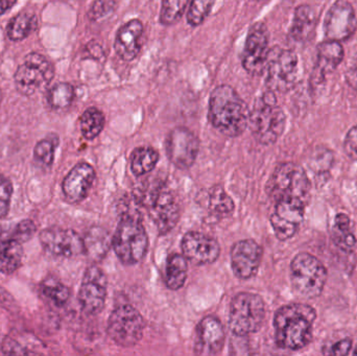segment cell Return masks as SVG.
Here are the masks:
<instances>
[{"mask_svg": "<svg viewBox=\"0 0 357 356\" xmlns=\"http://www.w3.org/2000/svg\"><path fill=\"white\" fill-rule=\"evenodd\" d=\"M208 117L222 135L237 137L249 127L250 109L236 90L225 84L212 90Z\"/></svg>", "mask_w": 357, "mask_h": 356, "instance_id": "6da1fadb", "label": "cell"}, {"mask_svg": "<svg viewBox=\"0 0 357 356\" xmlns=\"http://www.w3.org/2000/svg\"><path fill=\"white\" fill-rule=\"evenodd\" d=\"M317 313L312 307L293 303L281 307L275 314V340L284 350L305 348L312 340V325Z\"/></svg>", "mask_w": 357, "mask_h": 356, "instance_id": "7a4b0ae2", "label": "cell"}, {"mask_svg": "<svg viewBox=\"0 0 357 356\" xmlns=\"http://www.w3.org/2000/svg\"><path fill=\"white\" fill-rule=\"evenodd\" d=\"M136 202L148 210L159 233H169L177 226L180 208L177 199L161 180L148 181L138 188Z\"/></svg>", "mask_w": 357, "mask_h": 356, "instance_id": "3957f363", "label": "cell"}, {"mask_svg": "<svg viewBox=\"0 0 357 356\" xmlns=\"http://www.w3.org/2000/svg\"><path fill=\"white\" fill-rule=\"evenodd\" d=\"M112 248L117 258L126 265L142 263L148 254L149 236L138 215H121L112 238Z\"/></svg>", "mask_w": 357, "mask_h": 356, "instance_id": "277c9868", "label": "cell"}, {"mask_svg": "<svg viewBox=\"0 0 357 356\" xmlns=\"http://www.w3.org/2000/svg\"><path fill=\"white\" fill-rule=\"evenodd\" d=\"M287 116L277 105L274 92L264 93L250 111L249 127L255 139L264 146L275 144L284 132Z\"/></svg>", "mask_w": 357, "mask_h": 356, "instance_id": "5b68a950", "label": "cell"}, {"mask_svg": "<svg viewBox=\"0 0 357 356\" xmlns=\"http://www.w3.org/2000/svg\"><path fill=\"white\" fill-rule=\"evenodd\" d=\"M266 318V304L259 295L243 292L235 295L229 309V328L243 338L259 332Z\"/></svg>", "mask_w": 357, "mask_h": 356, "instance_id": "8992f818", "label": "cell"}, {"mask_svg": "<svg viewBox=\"0 0 357 356\" xmlns=\"http://www.w3.org/2000/svg\"><path fill=\"white\" fill-rule=\"evenodd\" d=\"M266 189L274 202L281 199H297L307 205L312 186L303 167L287 162L276 167Z\"/></svg>", "mask_w": 357, "mask_h": 356, "instance_id": "52a82bcc", "label": "cell"}, {"mask_svg": "<svg viewBox=\"0 0 357 356\" xmlns=\"http://www.w3.org/2000/svg\"><path fill=\"white\" fill-rule=\"evenodd\" d=\"M291 280L294 290L301 297L320 296L327 281L325 265L310 253H299L291 263Z\"/></svg>", "mask_w": 357, "mask_h": 356, "instance_id": "ba28073f", "label": "cell"}, {"mask_svg": "<svg viewBox=\"0 0 357 356\" xmlns=\"http://www.w3.org/2000/svg\"><path fill=\"white\" fill-rule=\"evenodd\" d=\"M264 68L268 90L284 93L289 91L297 82L299 60L295 52L276 46L270 49Z\"/></svg>", "mask_w": 357, "mask_h": 356, "instance_id": "9c48e42d", "label": "cell"}, {"mask_svg": "<svg viewBox=\"0 0 357 356\" xmlns=\"http://www.w3.org/2000/svg\"><path fill=\"white\" fill-rule=\"evenodd\" d=\"M144 327L146 322L142 314L132 305L123 304L111 313L107 332L115 344L129 348L142 340Z\"/></svg>", "mask_w": 357, "mask_h": 356, "instance_id": "30bf717a", "label": "cell"}, {"mask_svg": "<svg viewBox=\"0 0 357 356\" xmlns=\"http://www.w3.org/2000/svg\"><path fill=\"white\" fill-rule=\"evenodd\" d=\"M54 77L52 63L38 52H31L15 72V85L23 95H33L50 85Z\"/></svg>", "mask_w": 357, "mask_h": 356, "instance_id": "8fae6325", "label": "cell"}, {"mask_svg": "<svg viewBox=\"0 0 357 356\" xmlns=\"http://www.w3.org/2000/svg\"><path fill=\"white\" fill-rule=\"evenodd\" d=\"M108 280L106 274L98 265L87 268L79 291V302L84 313L98 315L106 304Z\"/></svg>", "mask_w": 357, "mask_h": 356, "instance_id": "7c38bea8", "label": "cell"}, {"mask_svg": "<svg viewBox=\"0 0 357 356\" xmlns=\"http://www.w3.org/2000/svg\"><path fill=\"white\" fill-rule=\"evenodd\" d=\"M275 204L270 217L275 235L279 240H291L303 222L306 204L297 199H281Z\"/></svg>", "mask_w": 357, "mask_h": 356, "instance_id": "4fadbf2b", "label": "cell"}, {"mask_svg": "<svg viewBox=\"0 0 357 356\" xmlns=\"http://www.w3.org/2000/svg\"><path fill=\"white\" fill-rule=\"evenodd\" d=\"M268 31L264 23L257 22L250 27L241 56V64L249 75H258L264 70L268 52Z\"/></svg>", "mask_w": 357, "mask_h": 356, "instance_id": "5bb4252c", "label": "cell"}, {"mask_svg": "<svg viewBox=\"0 0 357 356\" xmlns=\"http://www.w3.org/2000/svg\"><path fill=\"white\" fill-rule=\"evenodd\" d=\"M199 150V139L187 127H175L167 136V157L178 169H190L197 160Z\"/></svg>", "mask_w": 357, "mask_h": 356, "instance_id": "9a60e30c", "label": "cell"}, {"mask_svg": "<svg viewBox=\"0 0 357 356\" xmlns=\"http://www.w3.org/2000/svg\"><path fill=\"white\" fill-rule=\"evenodd\" d=\"M40 244L52 256L73 258L84 253V240L70 229L52 227L40 233Z\"/></svg>", "mask_w": 357, "mask_h": 356, "instance_id": "2e32d148", "label": "cell"}, {"mask_svg": "<svg viewBox=\"0 0 357 356\" xmlns=\"http://www.w3.org/2000/svg\"><path fill=\"white\" fill-rule=\"evenodd\" d=\"M357 20L354 6L346 0H337L327 12L324 33L327 40L341 42L354 35Z\"/></svg>", "mask_w": 357, "mask_h": 356, "instance_id": "e0dca14e", "label": "cell"}, {"mask_svg": "<svg viewBox=\"0 0 357 356\" xmlns=\"http://www.w3.org/2000/svg\"><path fill=\"white\" fill-rule=\"evenodd\" d=\"M261 246L253 240L235 242L231 249V267L233 273L241 280L253 278L259 270L262 261Z\"/></svg>", "mask_w": 357, "mask_h": 356, "instance_id": "ac0fdd59", "label": "cell"}, {"mask_svg": "<svg viewBox=\"0 0 357 356\" xmlns=\"http://www.w3.org/2000/svg\"><path fill=\"white\" fill-rule=\"evenodd\" d=\"M181 250L187 261L197 265L215 263L220 254V246L215 238L197 231L183 236Z\"/></svg>", "mask_w": 357, "mask_h": 356, "instance_id": "d6986e66", "label": "cell"}, {"mask_svg": "<svg viewBox=\"0 0 357 356\" xmlns=\"http://www.w3.org/2000/svg\"><path fill=\"white\" fill-rule=\"evenodd\" d=\"M226 332L218 318L207 316L195 328V353L197 355H216L224 348Z\"/></svg>", "mask_w": 357, "mask_h": 356, "instance_id": "ffe728a7", "label": "cell"}, {"mask_svg": "<svg viewBox=\"0 0 357 356\" xmlns=\"http://www.w3.org/2000/svg\"><path fill=\"white\" fill-rule=\"evenodd\" d=\"M96 169L89 163H77L73 167L62 183L63 194L67 202L70 204H79L85 200L96 181Z\"/></svg>", "mask_w": 357, "mask_h": 356, "instance_id": "44dd1931", "label": "cell"}, {"mask_svg": "<svg viewBox=\"0 0 357 356\" xmlns=\"http://www.w3.org/2000/svg\"><path fill=\"white\" fill-rule=\"evenodd\" d=\"M144 23L139 19H132L117 31L114 49L117 56L125 62H132L142 49Z\"/></svg>", "mask_w": 357, "mask_h": 356, "instance_id": "7402d4cb", "label": "cell"}, {"mask_svg": "<svg viewBox=\"0 0 357 356\" xmlns=\"http://www.w3.org/2000/svg\"><path fill=\"white\" fill-rule=\"evenodd\" d=\"M344 48L340 42L327 40L317 48V63L312 77V86H320L329 73L341 64Z\"/></svg>", "mask_w": 357, "mask_h": 356, "instance_id": "603a6c76", "label": "cell"}, {"mask_svg": "<svg viewBox=\"0 0 357 356\" xmlns=\"http://www.w3.org/2000/svg\"><path fill=\"white\" fill-rule=\"evenodd\" d=\"M84 240V253L92 263H100L112 248V238L104 228L94 226L88 230Z\"/></svg>", "mask_w": 357, "mask_h": 356, "instance_id": "cb8c5ba5", "label": "cell"}, {"mask_svg": "<svg viewBox=\"0 0 357 356\" xmlns=\"http://www.w3.org/2000/svg\"><path fill=\"white\" fill-rule=\"evenodd\" d=\"M2 353L8 355H41L42 343L33 334H12L6 336L2 343Z\"/></svg>", "mask_w": 357, "mask_h": 356, "instance_id": "d4e9b609", "label": "cell"}, {"mask_svg": "<svg viewBox=\"0 0 357 356\" xmlns=\"http://www.w3.org/2000/svg\"><path fill=\"white\" fill-rule=\"evenodd\" d=\"M317 24V17L310 6L303 4L296 8L289 35L295 41L304 42L312 36Z\"/></svg>", "mask_w": 357, "mask_h": 356, "instance_id": "484cf974", "label": "cell"}, {"mask_svg": "<svg viewBox=\"0 0 357 356\" xmlns=\"http://www.w3.org/2000/svg\"><path fill=\"white\" fill-rule=\"evenodd\" d=\"M188 263L184 255L174 253L169 255L165 267V284L172 291H178L184 286L188 275Z\"/></svg>", "mask_w": 357, "mask_h": 356, "instance_id": "4316f807", "label": "cell"}, {"mask_svg": "<svg viewBox=\"0 0 357 356\" xmlns=\"http://www.w3.org/2000/svg\"><path fill=\"white\" fill-rule=\"evenodd\" d=\"M23 259V250L20 242L6 240L0 242V273L10 275L20 268Z\"/></svg>", "mask_w": 357, "mask_h": 356, "instance_id": "83f0119b", "label": "cell"}, {"mask_svg": "<svg viewBox=\"0 0 357 356\" xmlns=\"http://www.w3.org/2000/svg\"><path fill=\"white\" fill-rule=\"evenodd\" d=\"M159 161V153L150 146L135 148L130 157L131 171L136 177L151 173Z\"/></svg>", "mask_w": 357, "mask_h": 356, "instance_id": "f1b7e54d", "label": "cell"}, {"mask_svg": "<svg viewBox=\"0 0 357 356\" xmlns=\"http://www.w3.org/2000/svg\"><path fill=\"white\" fill-rule=\"evenodd\" d=\"M37 17L33 13L21 12L13 17L6 26V33L12 41H21L37 27Z\"/></svg>", "mask_w": 357, "mask_h": 356, "instance_id": "f546056e", "label": "cell"}, {"mask_svg": "<svg viewBox=\"0 0 357 356\" xmlns=\"http://www.w3.org/2000/svg\"><path fill=\"white\" fill-rule=\"evenodd\" d=\"M104 113L96 107L88 108L84 111L79 118V129L85 139L93 140L102 133L105 127Z\"/></svg>", "mask_w": 357, "mask_h": 356, "instance_id": "4dcf8cb0", "label": "cell"}, {"mask_svg": "<svg viewBox=\"0 0 357 356\" xmlns=\"http://www.w3.org/2000/svg\"><path fill=\"white\" fill-rule=\"evenodd\" d=\"M59 146V136L50 134L40 140L33 148V162L42 169H50L54 164V154Z\"/></svg>", "mask_w": 357, "mask_h": 356, "instance_id": "1f68e13d", "label": "cell"}, {"mask_svg": "<svg viewBox=\"0 0 357 356\" xmlns=\"http://www.w3.org/2000/svg\"><path fill=\"white\" fill-rule=\"evenodd\" d=\"M235 205L231 196L220 185L213 186L209 192V209L212 215L224 219L232 215Z\"/></svg>", "mask_w": 357, "mask_h": 356, "instance_id": "d6a6232c", "label": "cell"}, {"mask_svg": "<svg viewBox=\"0 0 357 356\" xmlns=\"http://www.w3.org/2000/svg\"><path fill=\"white\" fill-rule=\"evenodd\" d=\"M73 100H75V88L70 84H56L48 91V104L54 110H65L69 108Z\"/></svg>", "mask_w": 357, "mask_h": 356, "instance_id": "836d02e7", "label": "cell"}, {"mask_svg": "<svg viewBox=\"0 0 357 356\" xmlns=\"http://www.w3.org/2000/svg\"><path fill=\"white\" fill-rule=\"evenodd\" d=\"M41 292L56 307H64L70 298V290L54 278H47L41 284Z\"/></svg>", "mask_w": 357, "mask_h": 356, "instance_id": "e575fe53", "label": "cell"}, {"mask_svg": "<svg viewBox=\"0 0 357 356\" xmlns=\"http://www.w3.org/2000/svg\"><path fill=\"white\" fill-rule=\"evenodd\" d=\"M189 0H162L161 2L160 23L171 26L181 20L185 14Z\"/></svg>", "mask_w": 357, "mask_h": 356, "instance_id": "d590c367", "label": "cell"}, {"mask_svg": "<svg viewBox=\"0 0 357 356\" xmlns=\"http://www.w3.org/2000/svg\"><path fill=\"white\" fill-rule=\"evenodd\" d=\"M215 0H192L187 10V23L191 27H197L206 20L211 12Z\"/></svg>", "mask_w": 357, "mask_h": 356, "instance_id": "8d00e7d4", "label": "cell"}, {"mask_svg": "<svg viewBox=\"0 0 357 356\" xmlns=\"http://www.w3.org/2000/svg\"><path fill=\"white\" fill-rule=\"evenodd\" d=\"M331 235H333V242L341 250L345 251V252H352L356 248V238L350 228H340L333 226Z\"/></svg>", "mask_w": 357, "mask_h": 356, "instance_id": "74e56055", "label": "cell"}, {"mask_svg": "<svg viewBox=\"0 0 357 356\" xmlns=\"http://www.w3.org/2000/svg\"><path fill=\"white\" fill-rule=\"evenodd\" d=\"M116 0H96L90 8L88 17L91 21L107 18L116 10Z\"/></svg>", "mask_w": 357, "mask_h": 356, "instance_id": "f35d334b", "label": "cell"}, {"mask_svg": "<svg viewBox=\"0 0 357 356\" xmlns=\"http://www.w3.org/2000/svg\"><path fill=\"white\" fill-rule=\"evenodd\" d=\"M36 228L35 223L31 219H24V221L20 222L18 225L15 228L14 233H13V240H17V242H29L33 235H35Z\"/></svg>", "mask_w": 357, "mask_h": 356, "instance_id": "ab89813d", "label": "cell"}, {"mask_svg": "<svg viewBox=\"0 0 357 356\" xmlns=\"http://www.w3.org/2000/svg\"><path fill=\"white\" fill-rule=\"evenodd\" d=\"M346 154L352 159H357V125L348 131L344 142Z\"/></svg>", "mask_w": 357, "mask_h": 356, "instance_id": "60d3db41", "label": "cell"}, {"mask_svg": "<svg viewBox=\"0 0 357 356\" xmlns=\"http://www.w3.org/2000/svg\"><path fill=\"white\" fill-rule=\"evenodd\" d=\"M352 348V341L350 339H345V340L340 341L335 343L331 348L329 355H348Z\"/></svg>", "mask_w": 357, "mask_h": 356, "instance_id": "b9f144b4", "label": "cell"}, {"mask_svg": "<svg viewBox=\"0 0 357 356\" xmlns=\"http://www.w3.org/2000/svg\"><path fill=\"white\" fill-rule=\"evenodd\" d=\"M13 194L12 182L6 177V176L0 173V200L10 202Z\"/></svg>", "mask_w": 357, "mask_h": 356, "instance_id": "7bdbcfd3", "label": "cell"}, {"mask_svg": "<svg viewBox=\"0 0 357 356\" xmlns=\"http://www.w3.org/2000/svg\"><path fill=\"white\" fill-rule=\"evenodd\" d=\"M0 307H3L8 311H15L17 309L16 301L10 296V293L6 292L1 286H0Z\"/></svg>", "mask_w": 357, "mask_h": 356, "instance_id": "ee69618b", "label": "cell"}, {"mask_svg": "<svg viewBox=\"0 0 357 356\" xmlns=\"http://www.w3.org/2000/svg\"><path fill=\"white\" fill-rule=\"evenodd\" d=\"M346 79L350 87L357 91V59L346 72Z\"/></svg>", "mask_w": 357, "mask_h": 356, "instance_id": "f6af8a7d", "label": "cell"}, {"mask_svg": "<svg viewBox=\"0 0 357 356\" xmlns=\"http://www.w3.org/2000/svg\"><path fill=\"white\" fill-rule=\"evenodd\" d=\"M17 0H0V15H3L13 8Z\"/></svg>", "mask_w": 357, "mask_h": 356, "instance_id": "bcb514c9", "label": "cell"}, {"mask_svg": "<svg viewBox=\"0 0 357 356\" xmlns=\"http://www.w3.org/2000/svg\"><path fill=\"white\" fill-rule=\"evenodd\" d=\"M10 209V202L6 201L0 200V219H4L8 213Z\"/></svg>", "mask_w": 357, "mask_h": 356, "instance_id": "7dc6e473", "label": "cell"}, {"mask_svg": "<svg viewBox=\"0 0 357 356\" xmlns=\"http://www.w3.org/2000/svg\"><path fill=\"white\" fill-rule=\"evenodd\" d=\"M1 100H2V92H1V89H0V104H1Z\"/></svg>", "mask_w": 357, "mask_h": 356, "instance_id": "c3c4849f", "label": "cell"}, {"mask_svg": "<svg viewBox=\"0 0 357 356\" xmlns=\"http://www.w3.org/2000/svg\"><path fill=\"white\" fill-rule=\"evenodd\" d=\"M354 355H357V348L356 349V351H354Z\"/></svg>", "mask_w": 357, "mask_h": 356, "instance_id": "681fc988", "label": "cell"}, {"mask_svg": "<svg viewBox=\"0 0 357 356\" xmlns=\"http://www.w3.org/2000/svg\"><path fill=\"white\" fill-rule=\"evenodd\" d=\"M256 1H266V0H256Z\"/></svg>", "mask_w": 357, "mask_h": 356, "instance_id": "f907efd6", "label": "cell"}]
</instances>
